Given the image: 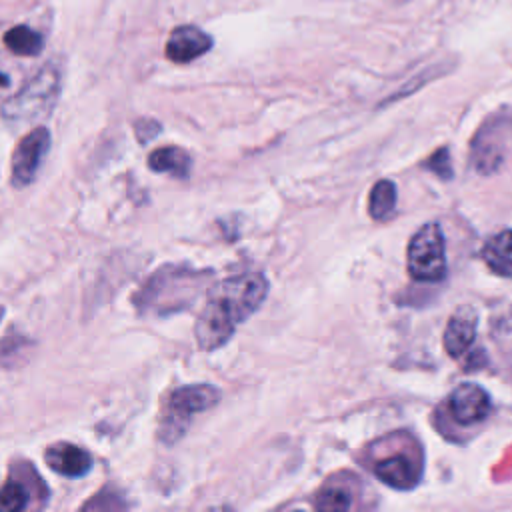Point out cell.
Returning a JSON list of instances; mask_svg holds the SVG:
<instances>
[{
    "instance_id": "obj_1",
    "label": "cell",
    "mask_w": 512,
    "mask_h": 512,
    "mask_svg": "<svg viewBox=\"0 0 512 512\" xmlns=\"http://www.w3.org/2000/svg\"><path fill=\"white\" fill-rule=\"evenodd\" d=\"M266 294L268 282L258 272H244L218 282L196 320L198 346L202 350L224 346L236 326L260 308Z\"/></svg>"
},
{
    "instance_id": "obj_2",
    "label": "cell",
    "mask_w": 512,
    "mask_h": 512,
    "mask_svg": "<svg viewBox=\"0 0 512 512\" xmlns=\"http://www.w3.org/2000/svg\"><path fill=\"white\" fill-rule=\"evenodd\" d=\"M206 274L182 266L158 268L136 294L140 314L166 316L188 308L200 294Z\"/></svg>"
},
{
    "instance_id": "obj_3",
    "label": "cell",
    "mask_w": 512,
    "mask_h": 512,
    "mask_svg": "<svg viewBox=\"0 0 512 512\" xmlns=\"http://www.w3.org/2000/svg\"><path fill=\"white\" fill-rule=\"evenodd\" d=\"M62 90V74L54 64H44L16 94L0 106V116L10 126H24L46 118Z\"/></svg>"
},
{
    "instance_id": "obj_4",
    "label": "cell",
    "mask_w": 512,
    "mask_h": 512,
    "mask_svg": "<svg viewBox=\"0 0 512 512\" xmlns=\"http://www.w3.org/2000/svg\"><path fill=\"white\" fill-rule=\"evenodd\" d=\"M220 400V392L210 386V384H190L176 388L162 410L160 416V426H158V436L164 444H174L178 442L188 426L194 414L210 410L216 406Z\"/></svg>"
},
{
    "instance_id": "obj_5",
    "label": "cell",
    "mask_w": 512,
    "mask_h": 512,
    "mask_svg": "<svg viewBox=\"0 0 512 512\" xmlns=\"http://www.w3.org/2000/svg\"><path fill=\"white\" fill-rule=\"evenodd\" d=\"M406 266L418 282H440L446 276V242L438 222L424 224L410 238Z\"/></svg>"
},
{
    "instance_id": "obj_6",
    "label": "cell",
    "mask_w": 512,
    "mask_h": 512,
    "mask_svg": "<svg viewBox=\"0 0 512 512\" xmlns=\"http://www.w3.org/2000/svg\"><path fill=\"white\" fill-rule=\"evenodd\" d=\"M512 132V124L506 116H496L486 120V124L478 130L472 140V162L474 168L482 174H492L504 160V146L508 142V134Z\"/></svg>"
},
{
    "instance_id": "obj_7",
    "label": "cell",
    "mask_w": 512,
    "mask_h": 512,
    "mask_svg": "<svg viewBox=\"0 0 512 512\" xmlns=\"http://www.w3.org/2000/svg\"><path fill=\"white\" fill-rule=\"evenodd\" d=\"M50 148V132L44 126H36L26 136L20 138L12 154V172L10 180L14 188H26L36 178L38 168Z\"/></svg>"
},
{
    "instance_id": "obj_8",
    "label": "cell",
    "mask_w": 512,
    "mask_h": 512,
    "mask_svg": "<svg viewBox=\"0 0 512 512\" xmlns=\"http://www.w3.org/2000/svg\"><path fill=\"white\" fill-rule=\"evenodd\" d=\"M448 410L452 418L462 424L470 426L482 422L490 412V398L484 388L472 382H464L456 386L448 398Z\"/></svg>"
},
{
    "instance_id": "obj_9",
    "label": "cell",
    "mask_w": 512,
    "mask_h": 512,
    "mask_svg": "<svg viewBox=\"0 0 512 512\" xmlns=\"http://www.w3.org/2000/svg\"><path fill=\"white\" fill-rule=\"evenodd\" d=\"M212 48V36L198 26L184 24L170 32L166 40V58L176 64H188Z\"/></svg>"
},
{
    "instance_id": "obj_10",
    "label": "cell",
    "mask_w": 512,
    "mask_h": 512,
    "mask_svg": "<svg viewBox=\"0 0 512 512\" xmlns=\"http://www.w3.org/2000/svg\"><path fill=\"white\" fill-rule=\"evenodd\" d=\"M374 474L384 484H388L396 490H408V488H414L418 484L420 474H422V466H420L418 458H412L404 452H398V454L376 460Z\"/></svg>"
},
{
    "instance_id": "obj_11",
    "label": "cell",
    "mask_w": 512,
    "mask_h": 512,
    "mask_svg": "<svg viewBox=\"0 0 512 512\" xmlns=\"http://www.w3.org/2000/svg\"><path fill=\"white\" fill-rule=\"evenodd\" d=\"M46 462L48 466L68 478H80L90 472L92 468V456L88 450L70 444V442H58L52 444L46 450Z\"/></svg>"
},
{
    "instance_id": "obj_12",
    "label": "cell",
    "mask_w": 512,
    "mask_h": 512,
    "mask_svg": "<svg viewBox=\"0 0 512 512\" xmlns=\"http://www.w3.org/2000/svg\"><path fill=\"white\" fill-rule=\"evenodd\" d=\"M476 338V316L470 310H460L452 314L444 330V350L452 358L468 354Z\"/></svg>"
},
{
    "instance_id": "obj_13",
    "label": "cell",
    "mask_w": 512,
    "mask_h": 512,
    "mask_svg": "<svg viewBox=\"0 0 512 512\" xmlns=\"http://www.w3.org/2000/svg\"><path fill=\"white\" fill-rule=\"evenodd\" d=\"M482 260L494 274L512 278V230L494 234L482 248Z\"/></svg>"
},
{
    "instance_id": "obj_14",
    "label": "cell",
    "mask_w": 512,
    "mask_h": 512,
    "mask_svg": "<svg viewBox=\"0 0 512 512\" xmlns=\"http://www.w3.org/2000/svg\"><path fill=\"white\" fill-rule=\"evenodd\" d=\"M148 166L154 172L170 174L174 178H188L192 160L186 150H182L178 146H164V148H156L148 156Z\"/></svg>"
},
{
    "instance_id": "obj_15",
    "label": "cell",
    "mask_w": 512,
    "mask_h": 512,
    "mask_svg": "<svg viewBox=\"0 0 512 512\" xmlns=\"http://www.w3.org/2000/svg\"><path fill=\"white\" fill-rule=\"evenodd\" d=\"M6 48L16 56H36L44 48V38L26 24L12 26L4 34Z\"/></svg>"
},
{
    "instance_id": "obj_16",
    "label": "cell",
    "mask_w": 512,
    "mask_h": 512,
    "mask_svg": "<svg viewBox=\"0 0 512 512\" xmlns=\"http://www.w3.org/2000/svg\"><path fill=\"white\" fill-rule=\"evenodd\" d=\"M396 210V186L390 180H378L368 196V212L372 220L384 222Z\"/></svg>"
},
{
    "instance_id": "obj_17",
    "label": "cell",
    "mask_w": 512,
    "mask_h": 512,
    "mask_svg": "<svg viewBox=\"0 0 512 512\" xmlns=\"http://www.w3.org/2000/svg\"><path fill=\"white\" fill-rule=\"evenodd\" d=\"M352 506V496L348 490L338 488V486H330L318 492L316 500H314V508L322 510V512H344Z\"/></svg>"
},
{
    "instance_id": "obj_18",
    "label": "cell",
    "mask_w": 512,
    "mask_h": 512,
    "mask_svg": "<svg viewBox=\"0 0 512 512\" xmlns=\"http://www.w3.org/2000/svg\"><path fill=\"white\" fill-rule=\"evenodd\" d=\"M28 502H30V494L20 482H8L0 490V512L24 510Z\"/></svg>"
},
{
    "instance_id": "obj_19",
    "label": "cell",
    "mask_w": 512,
    "mask_h": 512,
    "mask_svg": "<svg viewBox=\"0 0 512 512\" xmlns=\"http://www.w3.org/2000/svg\"><path fill=\"white\" fill-rule=\"evenodd\" d=\"M426 168L432 170L436 176L448 180L452 176V164H450V154L448 148H440L436 150L428 160H426Z\"/></svg>"
},
{
    "instance_id": "obj_20",
    "label": "cell",
    "mask_w": 512,
    "mask_h": 512,
    "mask_svg": "<svg viewBox=\"0 0 512 512\" xmlns=\"http://www.w3.org/2000/svg\"><path fill=\"white\" fill-rule=\"evenodd\" d=\"M134 132H136L138 140H140L142 144H146V142H150V140L160 132V124H158L156 120H152V118H140V120L134 124Z\"/></svg>"
},
{
    "instance_id": "obj_21",
    "label": "cell",
    "mask_w": 512,
    "mask_h": 512,
    "mask_svg": "<svg viewBox=\"0 0 512 512\" xmlns=\"http://www.w3.org/2000/svg\"><path fill=\"white\" fill-rule=\"evenodd\" d=\"M0 84H2V86H6V84H8V76L0 74Z\"/></svg>"
},
{
    "instance_id": "obj_22",
    "label": "cell",
    "mask_w": 512,
    "mask_h": 512,
    "mask_svg": "<svg viewBox=\"0 0 512 512\" xmlns=\"http://www.w3.org/2000/svg\"><path fill=\"white\" fill-rule=\"evenodd\" d=\"M2 316H4V308H0V320H2Z\"/></svg>"
}]
</instances>
